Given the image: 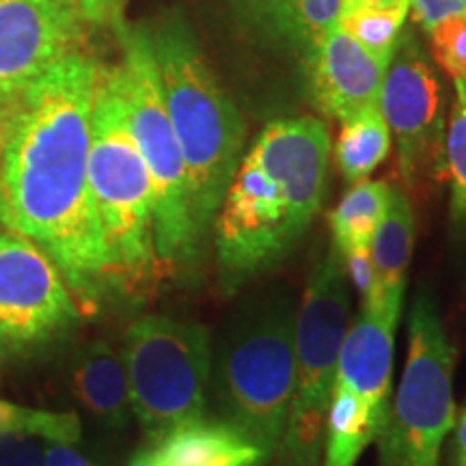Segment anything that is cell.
I'll use <instances>...</instances> for the list:
<instances>
[{"instance_id": "obj_35", "label": "cell", "mask_w": 466, "mask_h": 466, "mask_svg": "<svg viewBox=\"0 0 466 466\" xmlns=\"http://www.w3.org/2000/svg\"><path fill=\"white\" fill-rule=\"evenodd\" d=\"M61 5H66V7H72L74 9V0H58Z\"/></svg>"}, {"instance_id": "obj_7", "label": "cell", "mask_w": 466, "mask_h": 466, "mask_svg": "<svg viewBox=\"0 0 466 466\" xmlns=\"http://www.w3.org/2000/svg\"><path fill=\"white\" fill-rule=\"evenodd\" d=\"M350 296L343 255L335 242L309 277L296 318V391L283 439V466H318L337 360L348 330Z\"/></svg>"}, {"instance_id": "obj_30", "label": "cell", "mask_w": 466, "mask_h": 466, "mask_svg": "<svg viewBox=\"0 0 466 466\" xmlns=\"http://www.w3.org/2000/svg\"><path fill=\"white\" fill-rule=\"evenodd\" d=\"M453 466H466V408L460 415L456 441H453Z\"/></svg>"}, {"instance_id": "obj_9", "label": "cell", "mask_w": 466, "mask_h": 466, "mask_svg": "<svg viewBox=\"0 0 466 466\" xmlns=\"http://www.w3.org/2000/svg\"><path fill=\"white\" fill-rule=\"evenodd\" d=\"M456 350L428 294H417L408 318V354L398 398L378 434L382 466H439L456 423L451 376Z\"/></svg>"}, {"instance_id": "obj_31", "label": "cell", "mask_w": 466, "mask_h": 466, "mask_svg": "<svg viewBox=\"0 0 466 466\" xmlns=\"http://www.w3.org/2000/svg\"><path fill=\"white\" fill-rule=\"evenodd\" d=\"M395 0H343V7H380V5H391Z\"/></svg>"}, {"instance_id": "obj_19", "label": "cell", "mask_w": 466, "mask_h": 466, "mask_svg": "<svg viewBox=\"0 0 466 466\" xmlns=\"http://www.w3.org/2000/svg\"><path fill=\"white\" fill-rule=\"evenodd\" d=\"M343 0H275L261 17L305 63L339 25Z\"/></svg>"}, {"instance_id": "obj_13", "label": "cell", "mask_w": 466, "mask_h": 466, "mask_svg": "<svg viewBox=\"0 0 466 466\" xmlns=\"http://www.w3.org/2000/svg\"><path fill=\"white\" fill-rule=\"evenodd\" d=\"M305 69L313 104L341 124L380 102L387 66L360 48L339 26L326 35L305 61Z\"/></svg>"}, {"instance_id": "obj_10", "label": "cell", "mask_w": 466, "mask_h": 466, "mask_svg": "<svg viewBox=\"0 0 466 466\" xmlns=\"http://www.w3.org/2000/svg\"><path fill=\"white\" fill-rule=\"evenodd\" d=\"M80 322L55 261L26 236L0 231V354L48 346Z\"/></svg>"}, {"instance_id": "obj_11", "label": "cell", "mask_w": 466, "mask_h": 466, "mask_svg": "<svg viewBox=\"0 0 466 466\" xmlns=\"http://www.w3.org/2000/svg\"><path fill=\"white\" fill-rule=\"evenodd\" d=\"M384 121L398 141L400 173L408 188L439 173L445 158L441 80L412 33L400 39L382 80Z\"/></svg>"}, {"instance_id": "obj_1", "label": "cell", "mask_w": 466, "mask_h": 466, "mask_svg": "<svg viewBox=\"0 0 466 466\" xmlns=\"http://www.w3.org/2000/svg\"><path fill=\"white\" fill-rule=\"evenodd\" d=\"M97 72L100 61L80 50L28 86L0 160L5 223L48 253L89 311L110 289L89 184Z\"/></svg>"}, {"instance_id": "obj_2", "label": "cell", "mask_w": 466, "mask_h": 466, "mask_svg": "<svg viewBox=\"0 0 466 466\" xmlns=\"http://www.w3.org/2000/svg\"><path fill=\"white\" fill-rule=\"evenodd\" d=\"M330 134L313 116L268 124L233 173L214 218L225 291L279 264L299 244L326 197Z\"/></svg>"}, {"instance_id": "obj_4", "label": "cell", "mask_w": 466, "mask_h": 466, "mask_svg": "<svg viewBox=\"0 0 466 466\" xmlns=\"http://www.w3.org/2000/svg\"><path fill=\"white\" fill-rule=\"evenodd\" d=\"M89 184L106 248L110 289H143L160 266L154 244V188L127 127L110 66L104 63L91 110Z\"/></svg>"}, {"instance_id": "obj_3", "label": "cell", "mask_w": 466, "mask_h": 466, "mask_svg": "<svg viewBox=\"0 0 466 466\" xmlns=\"http://www.w3.org/2000/svg\"><path fill=\"white\" fill-rule=\"evenodd\" d=\"M162 100L186 167L192 225L203 247L242 160L244 121L179 9L143 25Z\"/></svg>"}, {"instance_id": "obj_22", "label": "cell", "mask_w": 466, "mask_h": 466, "mask_svg": "<svg viewBox=\"0 0 466 466\" xmlns=\"http://www.w3.org/2000/svg\"><path fill=\"white\" fill-rule=\"evenodd\" d=\"M408 14H410V0H395L380 7H346L341 9L337 26L376 61L389 67L398 50Z\"/></svg>"}, {"instance_id": "obj_36", "label": "cell", "mask_w": 466, "mask_h": 466, "mask_svg": "<svg viewBox=\"0 0 466 466\" xmlns=\"http://www.w3.org/2000/svg\"><path fill=\"white\" fill-rule=\"evenodd\" d=\"M464 236H466V233H464Z\"/></svg>"}, {"instance_id": "obj_24", "label": "cell", "mask_w": 466, "mask_h": 466, "mask_svg": "<svg viewBox=\"0 0 466 466\" xmlns=\"http://www.w3.org/2000/svg\"><path fill=\"white\" fill-rule=\"evenodd\" d=\"M445 165L451 179V223L458 233H466V102L453 106L445 137Z\"/></svg>"}, {"instance_id": "obj_28", "label": "cell", "mask_w": 466, "mask_h": 466, "mask_svg": "<svg viewBox=\"0 0 466 466\" xmlns=\"http://www.w3.org/2000/svg\"><path fill=\"white\" fill-rule=\"evenodd\" d=\"M410 14L415 22L430 33L447 17L466 14V0H410Z\"/></svg>"}, {"instance_id": "obj_27", "label": "cell", "mask_w": 466, "mask_h": 466, "mask_svg": "<svg viewBox=\"0 0 466 466\" xmlns=\"http://www.w3.org/2000/svg\"><path fill=\"white\" fill-rule=\"evenodd\" d=\"M127 0H74V9L85 26L115 28L124 22Z\"/></svg>"}, {"instance_id": "obj_33", "label": "cell", "mask_w": 466, "mask_h": 466, "mask_svg": "<svg viewBox=\"0 0 466 466\" xmlns=\"http://www.w3.org/2000/svg\"><path fill=\"white\" fill-rule=\"evenodd\" d=\"M247 3H248V7L255 11V14L261 15L272 3H275V0H247Z\"/></svg>"}, {"instance_id": "obj_8", "label": "cell", "mask_w": 466, "mask_h": 466, "mask_svg": "<svg viewBox=\"0 0 466 466\" xmlns=\"http://www.w3.org/2000/svg\"><path fill=\"white\" fill-rule=\"evenodd\" d=\"M124 365L132 412L151 442L203 419L212 374L206 326L167 316L137 319L126 333Z\"/></svg>"}, {"instance_id": "obj_21", "label": "cell", "mask_w": 466, "mask_h": 466, "mask_svg": "<svg viewBox=\"0 0 466 466\" xmlns=\"http://www.w3.org/2000/svg\"><path fill=\"white\" fill-rule=\"evenodd\" d=\"M389 192L391 186L374 179L357 182L346 192L330 214L333 242L341 255L352 248H370L376 227L387 212Z\"/></svg>"}, {"instance_id": "obj_32", "label": "cell", "mask_w": 466, "mask_h": 466, "mask_svg": "<svg viewBox=\"0 0 466 466\" xmlns=\"http://www.w3.org/2000/svg\"><path fill=\"white\" fill-rule=\"evenodd\" d=\"M127 466H154V462H151V451L149 450L137 451V456L130 460V464Z\"/></svg>"}, {"instance_id": "obj_17", "label": "cell", "mask_w": 466, "mask_h": 466, "mask_svg": "<svg viewBox=\"0 0 466 466\" xmlns=\"http://www.w3.org/2000/svg\"><path fill=\"white\" fill-rule=\"evenodd\" d=\"M72 393L108 428H124L127 423L132 406L126 365L106 341H93L76 352Z\"/></svg>"}, {"instance_id": "obj_29", "label": "cell", "mask_w": 466, "mask_h": 466, "mask_svg": "<svg viewBox=\"0 0 466 466\" xmlns=\"http://www.w3.org/2000/svg\"><path fill=\"white\" fill-rule=\"evenodd\" d=\"M20 97L22 96H3L0 93V160H3V151L7 147L9 134L14 130Z\"/></svg>"}, {"instance_id": "obj_15", "label": "cell", "mask_w": 466, "mask_h": 466, "mask_svg": "<svg viewBox=\"0 0 466 466\" xmlns=\"http://www.w3.org/2000/svg\"><path fill=\"white\" fill-rule=\"evenodd\" d=\"M412 244H415V214H412L410 201L404 192L391 186L387 212L371 238L370 255L376 272L380 318L393 326H398L401 305H404Z\"/></svg>"}, {"instance_id": "obj_34", "label": "cell", "mask_w": 466, "mask_h": 466, "mask_svg": "<svg viewBox=\"0 0 466 466\" xmlns=\"http://www.w3.org/2000/svg\"><path fill=\"white\" fill-rule=\"evenodd\" d=\"M9 229L7 223H5V214H3V197H0V231Z\"/></svg>"}, {"instance_id": "obj_23", "label": "cell", "mask_w": 466, "mask_h": 466, "mask_svg": "<svg viewBox=\"0 0 466 466\" xmlns=\"http://www.w3.org/2000/svg\"><path fill=\"white\" fill-rule=\"evenodd\" d=\"M0 432H25L42 441L76 445L80 441V421L76 412L35 410L0 400Z\"/></svg>"}, {"instance_id": "obj_25", "label": "cell", "mask_w": 466, "mask_h": 466, "mask_svg": "<svg viewBox=\"0 0 466 466\" xmlns=\"http://www.w3.org/2000/svg\"><path fill=\"white\" fill-rule=\"evenodd\" d=\"M428 35L436 63L451 76L458 100L466 102V14L447 17Z\"/></svg>"}, {"instance_id": "obj_26", "label": "cell", "mask_w": 466, "mask_h": 466, "mask_svg": "<svg viewBox=\"0 0 466 466\" xmlns=\"http://www.w3.org/2000/svg\"><path fill=\"white\" fill-rule=\"evenodd\" d=\"M0 466H46L44 441L25 432H0Z\"/></svg>"}, {"instance_id": "obj_5", "label": "cell", "mask_w": 466, "mask_h": 466, "mask_svg": "<svg viewBox=\"0 0 466 466\" xmlns=\"http://www.w3.org/2000/svg\"><path fill=\"white\" fill-rule=\"evenodd\" d=\"M214 384L225 421L264 458L277 453L296 391V318L288 299L258 300L233 319Z\"/></svg>"}, {"instance_id": "obj_18", "label": "cell", "mask_w": 466, "mask_h": 466, "mask_svg": "<svg viewBox=\"0 0 466 466\" xmlns=\"http://www.w3.org/2000/svg\"><path fill=\"white\" fill-rule=\"evenodd\" d=\"M382 428L384 425L357 395L335 384L326 412L324 466H354Z\"/></svg>"}, {"instance_id": "obj_14", "label": "cell", "mask_w": 466, "mask_h": 466, "mask_svg": "<svg viewBox=\"0 0 466 466\" xmlns=\"http://www.w3.org/2000/svg\"><path fill=\"white\" fill-rule=\"evenodd\" d=\"M395 330L398 326L360 309L346 330L337 360L335 384L357 395L382 425L391 410Z\"/></svg>"}, {"instance_id": "obj_16", "label": "cell", "mask_w": 466, "mask_h": 466, "mask_svg": "<svg viewBox=\"0 0 466 466\" xmlns=\"http://www.w3.org/2000/svg\"><path fill=\"white\" fill-rule=\"evenodd\" d=\"M154 445V466H253L266 460L236 425L206 419L179 425Z\"/></svg>"}, {"instance_id": "obj_6", "label": "cell", "mask_w": 466, "mask_h": 466, "mask_svg": "<svg viewBox=\"0 0 466 466\" xmlns=\"http://www.w3.org/2000/svg\"><path fill=\"white\" fill-rule=\"evenodd\" d=\"M124 58L110 66L127 127L147 165L154 188V244L160 264L192 266L201 244L192 225L186 167L162 100L158 72L143 25L115 28Z\"/></svg>"}, {"instance_id": "obj_20", "label": "cell", "mask_w": 466, "mask_h": 466, "mask_svg": "<svg viewBox=\"0 0 466 466\" xmlns=\"http://www.w3.org/2000/svg\"><path fill=\"white\" fill-rule=\"evenodd\" d=\"M389 149H391V130L384 121L380 106L367 108L341 124L335 147L337 167L346 182H363L382 160H387Z\"/></svg>"}, {"instance_id": "obj_12", "label": "cell", "mask_w": 466, "mask_h": 466, "mask_svg": "<svg viewBox=\"0 0 466 466\" xmlns=\"http://www.w3.org/2000/svg\"><path fill=\"white\" fill-rule=\"evenodd\" d=\"M85 50V25L58 0H0V93L22 96L56 63Z\"/></svg>"}]
</instances>
